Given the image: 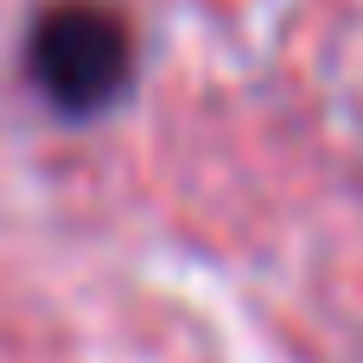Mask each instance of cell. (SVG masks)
Instances as JSON below:
<instances>
[{
	"mask_svg": "<svg viewBox=\"0 0 363 363\" xmlns=\"http://www.w3.org/2000/svg\"><path fill=\"white\" fill-rule=\"evenodd\" d=\"M26 77L57 115L89 121V115H102V108H115L128 96L134 38L108 6L64 0L51 13H38V26L26 38Z\"/></svg>",
	"mask_w": 363,
	"mask_h": 363,
	"instance_id": "cell-1",
	"label": "cell"
}]
</instances>
